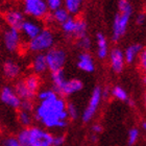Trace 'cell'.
Returning a JSON list of instances; mask_svg holds the SVG:
<instances>
[{
    "mask_svg": "<svg viewBox=\"0 0 146 146\" xmlns=\"http://www.w3.org/2000/svg\"><path fill=\"white\" fill-rule=\"evenodd\" d=\"M139 137H140L139 129L136 127L131 128L127 134V144L129 146H134L138 142V140H139Z\"/></svg>",
    "mask_w": 146,
    "mask_h": 146,
    "instance_id": "4316f807",
    "label": "cell"
},
{
    "mask_svg": "<svg viewBox=\"0 0 146 146\" xmlns=\"http://www.w3.org/2000/svg\"><path fill=\"white\" fill-rule=\"evenodd\" d=\"M2 146H22L19 142L18 138L13 137V136H9L5 137L2 141Z\"/></svg>",
    "mask_w": 146,
    "mask_h": 146,
    "instance_id": "f1b7e54d",
    "label": "cell"
},
{
    "mask_svg": "<svg viewBox=\"0 0 146 146\" xmlns=\"http://www.w3.org/2000/svg\"><path fill=\"white\" fill-rule=\"evenodd\" d=\"M20 109L23 110V111H28V112H31L33 111V104H31V100H22L21 107Z\"/></svg>",
    "mask_w": 146,
    "mask_h": 146,
    "instance_id": "d6a6232c",
    "label": "cell"
},
{
    "mask_svg": "<svg viewBox=\"0 0 146 146\" xmlns=\"http://www.w3.org/2000/svg\"><path fill=\"white\" fill-rule=\"evenodd\" d=\"M145 106H146V95H145Z\"/></svg>",
    "mask_w": 146,
    "mask_h": 146,
    "instance_id": "ab89813d",
    "label": "cell"
},
{
    "mask_svg": "<svg viewBox=\"0 0 146 146\" xmlns=\"http://www.w3.org/2000/svg\"><path fill=\"white\" fill-rule=\"evenodd\" d=\"M142 128H143V131L146 133V121H144L143 123H142Z\"/></svg>",
    "mask_w": 146,
    "mask_h": 146,
    "instance_id": "74e56055",
    "label": "cell"
},
{
    "mask_svg": "<svg viewBox=\"0 0 146 146\" xmlns=\"http://www.w3.org/2000/svg\"><path fill=\"white\" fill-rule=\"evenodd\" d=\"M65 143V137L63 135L53 136V146H63Z\"/></svg>",
    "mask_w": 146,
    "mask_h": 146,
    "instance_id": "1f68e13d",
    "label": "cell"
},
{
    "mask_svg": "<svg viewBox=\"0 0 146 146\" xmlns=\"http://www.w3.org/2000/svg\"><path fill=\"white\" fill-rule=\"evenodd\" d=\"M24 82H25V85H26V87L31 90V92H33V93L36 95V91L39 90V87H40L39 78H38L36 75H31L24 79Z\"/></svg>",
    "mask_w": 146,
    "mask_h": 146,
    "instance_id": "d4e9b609",
    "label": "cell"
},
{
    "mask_svg": "<svg viewBox=\"0 0 146 146\" xmlns=\"http://www.w3.org/2000/svg\"><path fill=\"white\" fill-rule=\"evenodd\" d=\"M3 43L7 51L14 52L20 45V34L18 29L9 27L3 34Z\"/></svg>",
    "mask_w": 146,
    "mask_h": 146,
    "instance_id": "30bf717a",
    "label": "cell"
},
{
    "mask_svg": "<svg viewBox=\"0 0 146 146\" xmlns=\"http://www.w3.org/2000/svg\"><path fill=\"white\" fill-rule=\"evenodd\" d=\"M65 6L69 14L76 15L78 14L82 7V0H65Z\"/></svg>",
    "mask_w": 146,
    "mask_h": 146,
    "instance_id": "cb8c5ba5",
    "label": "cell"
},
{
    "mask_svg": "<svg viewBox=\"0 0 146 146\" xmlns=\"http://www.w3.org/2000/svg\"><path fill=\"white\" fill-rule=\"evenodd\" d=\"M137 23L138 24H143L144 21H145V15L144 14H139V15L137 16Z\"/></svg>",
    "mask_w": 146,
    "mask_h": 146,
    "instance_id": "8d00e7d4",
    "label": "cell"
},
{
    "mask_svg": "<svg viewBox=\"0 0 146 146\" xmlns=\"http://www.w3.org/2000/svg\"><path fill=\"white\" fill-rule=\"evenodd\" d=\"M5 21L9 25V27L15 28L18 31H21V27L23 23L25 22L23 13L18 11V9H9L5 13Z\"/></svg>",
    "mask_w": 146,
    "mask_h": 146,
    "instance_id": "8fae6325",
    "label": "cell"
},
{
    "mask_svg": "<svg viewBox=\"0 0 146 146\" xmlns=\"http://www.w3.org/2000/svg\"><path fill=\"white\" fill-rule=\"evenodd\" d=\"M17 138L22 146H53V135L39 126L23 128Z\"/></svg>",
    "mask_w": 146,
    "mask_h": 146,
    "instance_id": "7a4b0ae2",
    "label": "cell"
},
{
    "mask_svg": "<svg viewBox=\"0 0 146 146\" xmlns=\"http://www.w3.org/2000/svg\"><path fill=\"white\" fill-rule=\"evenodd\" d=\"M110 62H111V67L113 71L120 73L124 67V52H122L119 48H114L110 53Z\"/></svg>",
    "mask_w": 146,
    "mask_h": 146,
    "instance_id": "7c38bea8",
    "label": "cell"
},
{
    "mask_svg": "<svg viewBox=\"0 0 146 146\" xmlns=\"http://www.w3.org/2000/svg\"><path fill=\"white\" fill-rule=\"evenodd\" d=\"M45 55L46 60H47L48 69L51 72H56V71H60L63 69V66L65 65V62H66V53L63 49H50Z\"/></svg>",
    "mask_w": 146,
    "mask_h": 146,
    "instance_id": "ba28073f",
    "label": "cell"
},
{
    "mask_svg": "<svg viewBox=\"0 0 146 146\" xmlns=\"http://www.w3.org/2000/svg\"><path fill=\"white\" fill-rule=\"evenodd\" d=\"M52 19L56 21L60 24H64L65 22L70 19V16H69V12H68L66 9H58L56 11L53 12V15H52Z\"/></svg>",
    "mask_w": 146,
    "mask_h": 146,
    "instance_id": "603a6c76",
    "label": "cell"
},
{
    "mask_svg": "<svg viewBox=\"0 0 146 146\" xmlns=\"http://www.w3.org/2000/svg\"><path fill=\"white\" fill-rule=\"evenodd\" d=\"M34 117L48 129L64 128L69 119L67 104L60 97L52 100L40 101V104L35 108Z\"/></svg>",
    "mask_w": 146,
    "mask_h": 146,
    "instance_id": "6da1fadb",
    "label": "cell"
},
{
    "mask_svg": "<svg viewBox=\"0 0 146 146\" xmlns=\"http://www.w3.org/2000/svg\"><path fill=\"white\" fill-rule=\"evenodd\" d=\"M15 91L22 100H31V99L35 97V94L33 92H31V90L26 87L24 80L18 82L16 84Z\"/></svg>",
    "mask_w": 146,
    "mask_h": 146,
    "instance_id": "e0dca14e",
    "label": "cell"
},
{
    "mask_svg": "<svg viewBox=\"0 0 146 146\" xmlns=\"http://www.w3.org/2000/svg\"><path fill=\"white\" fill-rule=\"evenodd\" d=\"M112 94L115 98H117L118 100L121 101H126L127 100V93L124 89L121 88V87H115V88L112 90Z\"/></svg>",
    "mask_w": 146,
    "mask_h": 146,
    "instance_id": "83f0119b",
    "label": "cell"
},
{
    "mask_svg": "<svg viewBox=\"0 0 146 146\" xmlns=\"http://www.w3.org/2000/svg\"><path fill=\"white\" fill-rule=\"evenodd\" d=\"M51 79H52V82H53V88H54V91L56 92V93H58L60 89L62 88V86L64 85V82L67 80L66 77H65V75H64L63 70L56 71V72H52Z\"/></svg>",
    "mask_w": 146,
    "mask_h": 146,
    "instance_id": "44dd1931",
    "label": "cell"
},
{
    "mask_svg": "<svg viewBox=\"0 0 146 146\" xmlns=\"http://www.w3.org/2000/svg\"><path fill=\"white\" fill-rule=\"evenodd\" d=\"M102 91L99 87H96V88L93 90L92 92V95L90 97V100H89V104L87 106V108L85 109L84 113L82 115V119L84 122H89L91 121L92 118L94 117V115L97 112L98 108H99V104H100L101 98H102Z\"/></svg>",
    "mask_w": 146,
    "mask_h": 146,
    "instance_id": "52a82bcc",
    "label": "cell"
},
{
    "mask_svg": "<svg viewBox=\"0 0 146 146\" xmlns=\"http://www.w3.org/2000/svg\"><path fill=\"white\" fill-rule=\"evenodd\" d=\"M67 112H68V116L69 118L72 119V120H75L78 116V112H77V109L72 102H69L67 104Z\"/></svg>",
    "mask_w": 146,
    "mask_h": 146,
    "instance_id": "f546056e",
    "label": "cell"
},
{
    "mask_svg": "<svg viewBox=\"0 0 146 146\" xmlns=\"http://www.w3.org/2000/svg\"><path fill=\"white\" fill-rule=\"evenodd\" d=\"M53 43H54V36L51 31L49 29H43L39 36L29 41L28 47L31 51L41 52L44 50H50Z\"/></svg>",
    "mask_w": 146,
    "mask_h": 146,
    "instance_id": "277c9868",
    "label": "cell"
},
{
    "mask_svg": "<svg viewBox=\"0 0 146 146\" xmlns=\"http://www.w3.org/2000/svg\"><path fill=\"white\" fill-rule=\"evenodd\" d=\"M42 31L43 29L41 28L39 23H36V21H33V20H25L21 27L22 34L29 41L34 40L36 36H39Z\"/></svg>",
    "mask_w": 146,
    "mask_h": 146,
    "instance_id": "4fadbf2b",
    "label": "cell"
},
{
    "mask_svg": "<svg viewBox=\"0 0 146 146\" xmlns=\"http://www.w3.org/2000/svg\"><path fill=\"white\" fill-rule=\"evenodd\" d=\"M143 82H144V84H145V85H146V75H145V77H144Z\"/></svg>",
    "mask_w": 146,
    "mask_h": 146,
    "instance_id": "f35d334b",
    "label": "cell"
},
{
    "mask_svg": "<svg viewBox=\"0 0 146 146\" xmlns=\"http://www.w3.org/2000/svg\"><path fill=\"white\" fill-rule=\"evenodd\" d=\"M141 51V46L139 44H134V45L128 46L124 52L125 62L126 63H133L138 56V54Z\"/></svg>",
    "mask_w": 146,
    "mask_h": 146,
    "instance_id": "ffe728a7",
    "label": "cell"
},
{
    "mask_svg": "<svg viewBox=\"0 0 146 146\" xmlns=\"http://www.w3.org/2000/svg\"><path fill=\"white\" fill-rule=\"evenodd\" d=\"M33 115H31V112H28V111H23V110H20V112L18 113V121L21 125H23L25 128L29 127L31 124L33 123Z\"/></svg>",
    "mask_w": 146,
    "mask_h": 146,
    "instance_id": "7402d4cb",
    "label": "cell"
},
{
    "mask_svg": "<svg viewBox=\"0 0 146 146\" xmlns=\"http://www.w3.org/2000/svg\"><path fill=\"white\" fill-rule=\"evenodd\" d=\"M92 131L94 133L95 135L96 134H100L101 131H102V126L100 124H94L92 126Z\"/></svg>",
    "mask_w": 146,
    "mask_h": 146,
    "instance_id": "d590c367",
    "label": "cell"
},
{
    "mask_svg": "<svg viewBox=\"0 0 146 146\" xmlns=\"http://www.w3.org/2000/svg\"><path fill=\"white\" fill-rule=\"evenodd\" d=\"M118 7L119 13L116 15L114 19V24H113V40L114 41H118L125 34L129 19H131V12H133L131 3L127 0H120L118 3Z\"/></svg>",
    "mask_w": 146,
    "mask_h": 146,
    "instance_id": "3957f363",
    "label": "cell"
},
{
    "mask_svg": "<svg viewBox=\"0 0 146 146\" xmlns=\"http://www.w3.org/2000/svg\"><path fill=\"white\" fill-rule=\"evenodd\" d=\"M97 40V55L99 58H104L108 55V43L106 36L102 34H97L96 36Z\"/></svg>",
    "mask_w": 146,
    "mask_h": 146,
    "instance_id": "d6986e66",
    "label": "cell"
},
{
    "mask_svg": "<svg viewBox=\"0 0 146 146\" xmlns=\"http://www.w3.org/2000/svg\"><path fill=\"white\" fill-rule=\"evenodd\" d=\"M78 45L84 49H87L89 48V46H90V40L85 36V38H82V39L78 40Z\"/></svg>",
    "mask_w": 146,
    "mask_h": 146,
    "instance_id": "836d02e7",
    "label": "cell"
},
{
    "mask_svg": "<svg viewBox=\"0 0 146 146\" xmlns=\"http://www.w3.org/2000/svg\"><path fill=\"white\" fill-rule=\"evenodd\" d=\"M47 3L49 9H51L52 12H54L56 9H61L62 6V0H45Z\"/></svg>",
    "mask_w": 146,
    "mask_h": 146,
    "instance_id": "4dcf8cb0",
    "label": "cell"
},
{
    "mask_svg": "<svg viewBox=\"0 0 146 146\" xmlns=\"http://www.w3.org/2000/svg\"><path fill=\"white\" fill-rule=\"evenodd\" d=\"M23 9L26 15L40 19L45 17L49 9L45 0H24Z\"/></svg>",
    "mask_w": 146,
    "mask_h": 146,
    "instance_id": "5b68a950",
    "label": "cell"
},
{
    "mask_svg": "<svg viewBox=\"0 0 146 146\" xmlns=\"http://www.w3.org/2000/svg\"><path fill=\"white\" fill-rule=\"evenodd\" d=\"M77 67H78V69L85 71V72H93L95 67L91 55L87 52L80 53L78 55V60H77Z\"/></svg>",
    "mask_w": 146,
    "mask_h": 146,
    "instance_id": "9a60e30c",
    "label": "cell"
},
{
    "mask_svg": "<svg viewBox=\"0 0 146 146\" xmlns=\"http://www.w3.org/2000/svg\"><path fill=\"white\" fill-rule=\"evenodd\" d=\"M3 73H4V76L7 78H15L20 73V67L18 66V64H16L15 62L6 61L3 65Z\"/></svg>",
    "mask_w": 146,
    "mask_h": 146,
    "instance_id": "ac0fdd59",
    "label": "cell"
},
{
    "mask_svg": "<svg viewBox=\"0 0 146 146\" xmlns=\"http://www.w3.org/2000/svg\"><path fill=\"white\" fill-rule=\"evenodd\" d=\"M140 65H141V68H142L143 72L146 74V50L141 53V56H140Z\"/></svg>",
    "mask_w": 146,
    "mask_h": 146,
    "instance_id": "e575fe53",
    "label": "cell"
},
{
    "mask_svg": "<svg viewBox=\"0 0 146 146\" xmlns=\"http://www.w3.org/2000/svg\"><path fill=\"white\" fill-rule=\"evenodd\" d=\"M31 67H33V70L36 74H40V73L45 72L47 69H48V65H47V60H46V55L42 54V53H39L36 54V56L33 60V64H31Z\"/></svg>",
    "mask_w": 146,
    "mask_h": 146,
    "instance_id": "2e32d148",
    "label": "cell"
},
{
    "mask_svg": "<svg viewBox=\"0 0 146 146\" xmlns=\"http://www.w3.org/2000/svg\"><path fill=\"white\" fill-rule=\"evenodd\" d=\"M58 97V93L54 90H43L38 94V98L40 101L52 100V99H55Z\"/></svg>",
    "mask_w": 146,
    "mask_h": 146,
    "instance_id": "484cf974",
    "label": "cell"
},
{
    "mask_svg": "<svg viewBox=\"0 0 146 146\" xmlns=\"http://www.w3.org/2000/svg\"><path fill=\"white\" fill-rule=\"evenodd\" d=\"M62 28L67 36H75L78 38V40L87 36V24L82 20L70 18L64 24H62Z\"/></svg>",
    "mask_w": 146,
    "mask_h": 146,
    "instance_id": "8992f818",
    "label": "cell"
},
{
    "mask_svg": "<svg viewBox=\"0 0 146 146\" xmlns=\"http://www.w3.org/2000/svg\"><path fill=\"white\" fill-rule=\"evenodd\" d=\"M82 88V84L78 79H67L64 82V85L62 86V88L60 89L58 94L60 95H65V96H69L74 93H77L80 91Z\"/></svg>",
    "mask_w": 146,
    "mask_h": 146,
    "instance_id": "5bb4252c",
    "label": "cell"
},
{
    "mask_svg": "<svg viewBox=\"0 0 146 146\" xmlns=\"http://www.w3.org/2000/svg\"><path fill=\"white\" fill-rule=\"evenodd\" d=\"M0 98H1L2 104H4L9 108L19 109L21 107L22 99L16 93L15 89H12L11 87H3L2 90H1Z\"/></svg>",
    "mask_w": 146,
    "mask_h": 146,
    "instance_id": "9c48e42d",
    "label": "cell"
}]
</instances>
